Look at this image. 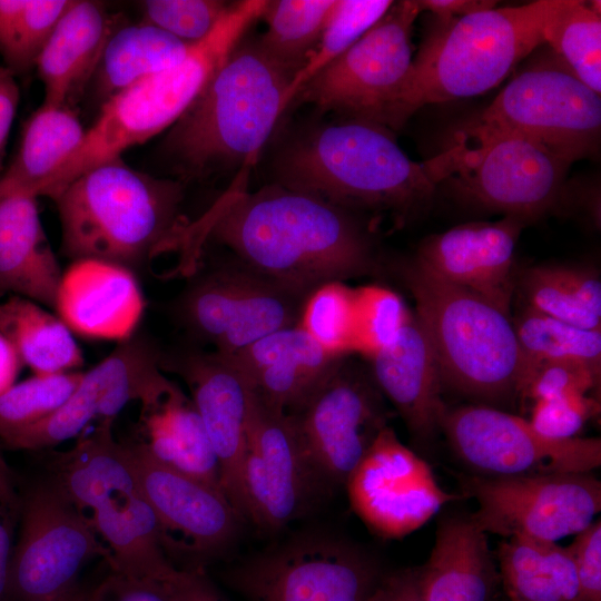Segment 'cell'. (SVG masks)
Listing matches in <instances>:
<instances>
[{
	"mask_svg": "<svg viewBox=\"0 0 601 601\" xmlns=\"http://www.w3.org/2000/svg\"><path fill=\"white\" fill-rule=\"evenodd\" d=\"M159 582L171 601H228L203 568H174Z\"/></svg>",
	"mask_w": 601,
	"mask_h": 601,
	"instance_id": "obj_50",
	"label": "cell"
},
{
	"mask_svg": "<svg viewBox=\"0 0 601 601\" xmlns=\"http://www.w3.org/2000/svg\"><path fill=\"white\" fill-rule=\"evenodd\" d=\"M469 149L454 144L425 161L411 159L390 129L347 119L317 125L276 155V180L347 210L390 213L400 221L425 206L436 186L464 165Z\"/></svg>",
	"mask_w": 601,
	"mask_h": 601,
	"instance_id": "obj_2",
	"label": "cell"
},
{
	"mask_svg": "<svg viewBox=\"0 0 601 601\" xmlns=\"http://www.w3.org/2000/svg\"><path fill=\"white\" fill-rule=\"evenodd\" d=\"M293 76L245 39L171 126L164 147L188 178L250 169L287 109Z\"/></svg>",
	"mask_w": 601,
	"mask_h": 601,
	"instance_id": "obj_5",
	"label": "cell"
},
{
	"mask_svg": "<svg viewBox=\"0 0 601 601\" xmlns=\"http://www.w3.org/2000/svg\"><path fill=\"white\" fill-rule=\"evenodd\" d=\"M246 520L277 532L307 510L323 481L295 418L250 395L243 461Z\"/></svg>",
	"mask_w": 601,
	"mask_h": 601,
	"instance_id": "obj_18",
	"label": "cell"
},
{
	"mask_svg": "<svg viewBox=\"0 0 601 601\" xmlns=\"http://www.w3.org/2000/svg\"><path fill=\"white\" fill-rule=\"evenodd\" d=\"M109 549L86 516L47 475L22 494L18 539L9 570V598L59 601L77 584L85 564Z\"/></svg>",
	"mask_w": 601,
	"mask_h": 601,
	"instance_id": "obj_11",
	"label": "cell"
},
{
	"mask_svg": "<svg viewBox=\"0 0 601 601\" xmlns=\"http://www.w3.org/2000/svg\"><path fill=\"white\" fill-rule=\"evenodd\" d=\"M355 289L343 282L324 284L306 298L298 326L327 352L353 353Z\"/></svg>",
	"mask_w": 601,
	"mask_h": 601,
	"instance_id": "obj_42",
	"label": "cell"
},
{
	"mask_svg": "<svg viewBox=\"0 0 601 601\" xmlns=\"http://www.w3.org/2000/svg\"><path fill=\"white\" fill-rule=\"evenodd\" d=\"M335 0H268L257 37L265 53L293 77L315 49Z\"/></svg>",
	"mask_w": 601,
	"mask_h": 601,
	"instance_id": "obj_36",
	"label": "cell"
},
{
	"mask_svg": "<svg viewBox=\"0 0 601 601\" xmlns=\"http://www.w3.org/2000/svg\"><path fill=\"white\" fill-rule=\"evenodd\" d=\"M525 225L510 216L497 221L462 224L426 237L415 259L511 316L516 277L514 252Z\"/></svg>",
	"mask_w": 601,
	"mask_h": 601,
	"instance_id": "obj_23",
	"label": "cell"
},
{
	"mask_svg": "<svg viewBox=\"0 0 601 601\" xmlns=\"http://www.w3.org/2000/svg\"><path fill=\"white\" fill-rule=\"evenodd\" d=\"M443 386L503 410L520 401L523 357L511 316L415 258L402 269Z\"/></svg>",
	"mask_w": 601,
	"mask_h": 601,
	"instance_id": "obj_7",
	"label": "cell"
},
{
	"mask_svg": "<svg viewBox=\"0 0 601 601\" xmlns=\"http://www.w3.org/2000/svg\"><path fill=\"white\" fill-rule=\"evenodd\" d=\"M601 132L600 95L553 53L530 62L492 104L455 135L454 144L479 145L500 135L536 141L570 161L594 155Z\"/></svg>",
	"mask_w": 601,
	"mask_h": 601,
	"instance_id": "obj_9",
	"label": "cell"
},
{
	"mask_svg": "<svg viewBox=\"0 0 601 601\" xmlns=\"http://www.w3.org/2000/svg\"><path fill=\"white\" fill-rule=\"evenodd\" d=\"M141 417L147 434L144 442L156 459L221 490L207 432L191 400L179 387L142 411Z\"/></svg>",
	"mask_w": 601,
	"mask_h": 601,
	"instance_id": "obj_31",
	"label": "cell"
},
{
	"mask_svg": "<svg viewBox=\"0 0 601 601\" xmlns=\"http://www.w3.org/2000/svg\"><path fill=\"white\" fill-rule=\"evenodd\" d=\"M61 277L37 198H0V294L24 297L55 309Z\"/></svg>",
	"mask_w": 601,
	"mask_h": 601,
	"instance_id": "obj_27",
	"label": "cell"
},
{
	"mask_svg": "<svg viewBox=\"0 0 601 601\" xmlns=\"http://www.w3.org/2000/svg\"><path fill=\"white\" fill-rule=\"evenodd\" d=\"M601 371L574 362H540L523 370L520 401L589 394L600 383Z\"/></svg>",
	"mask_w": 601,
	"mask_h": 601,
	"instance_id": "obj_45",
	"label": "cell"
},
{
	"mask_svg": "<svg viewBox=\"0 0 601 601\" xmlns=\"http://www.w3.org/2000/svg\"><path fill=\"white\" fill-rule=\"evenodd\" d=\"M112 421L78 440L48 463V475L90 518L110 551V568L126 577L162 580L175 566L165 552L158 519L146 500L126 443L112 434Z\"/></svg>",
	"mask_w": 601,
	"mask_h": 601,
	"instance_id": "obj_8",
	"label": "cell"
},
{
	"mask_svg": "<svg viewBox=\"0 0 601 601\" xmlns=\"http://www.w3.org/2000/svg\"><path fill=\"white\" fill-rule=\"evenodd\" d=\"M441 431L476 475L591 473L601 465L599 437L551 439L526 418L485 404L446 407Z\"/></svg>",
	"mask_w": 601,
	"mask_h": 601,
	"instance_id": "obj_13",
	"label": "cell"
},
{
	"mask_svg": "<svg viewBox=\"0 0 601 601\" xmlns=\"http://www.w3.org/2000/svg\"><path fill=\"white\" fill-rule=\"evenodd\" d=\"M354 289L353 353L368 358L397 337L412 312L387 288L370 285Z\"/></svg>",
	"mask_w": 601,
	"mask_h": 601,
	"instance_id": "obj_43",
	"label": "cell"
},
{
	"mask_svg": "<svg viewBox=\"0 0 601 601\" xmlns=\"http://www.w3.org/2000/svg\"><path fill=\"white\" fill-rule=\"evenodd\" d=\"M83 372L35 374L0 394V440L55 413L72 394Z\"/></svg>",
	"mask_w": 601,
	"mask_h": 601,
	"instance_id": "obj_41",
	"label": "cell"
},
{
	"mask_svg": "<svg viewBox=\"0 0 601 601\" xmlns=\"http://www.w3.org/2000/svg\"><path fill=\"white\" fill-rule=\"evenodd\" d=\"M226 356L262 401L288 414L308 400L344 357L324 349L298 325Z\"/></svg>",
	"mask_w": 601,
	"mask_h": 601,
	"instance_id": "obj_24",
	"label": "cell"
},
{
	"mask_svg": "<svg viewBox=\"0 0 601 601\" xmlns=\"http://www.w3.org/2000/svg\"><path fill=\"white\" fill-rule=\"evenodd\" d=\"M383 397L371 372L346 355L292 414L324 484L345 485L388 425Z\"/></svg>",
	"mask_w": 601,
	"mask_h": 601,
	"instance_id": "obj_17",
	"label": "cell"
},
{
	"mask_svg": "<svg viewBox=\"0 0 601 601\" xmlns=\"http://www.w3.org/2000/svg\"><path fill=\"white\" fill-rule=\"evenodd\" d=\"M174 316L197 342L234 354L278 329L298 325L308 295L263 277L229 259L189 276Z\"/></svg>",
	"mask_w": 601,
	"mask_h": 601,
	"instance_id": "obj_10",
	"label": "cell"
},
{
	"mask_svg": "<svg viewBox=\"0 0 601 601\" xmlns=\"http://www.w3.org/2000/svg\"><path fill=\"white\" fill-rule=\"evenodd\" d=\"M267 0L230 2L213 31L179 63L119 91L102 104L79 147L33 191L53 199L92 167L121 157L175 125L258 19Z\"/></svg>",
	"mask_w": 601,
	"mask_h": 601,
	"instance_id": "obj_6",
	"label": "cell"
},
{
	"mask_svg": "<svg viewBox=\"0 0 601 601\" xmlns=\"http://www.w3.org/2000/svg\"><path fill=\"white\" fill-rule=\"evenodd\" d=\"M19 102V88L13 72L0 65V156L7 142Z\"/></svg>",
	"mask_w": 601,
	"mask_h": 601,
	"instance_id": "obj_52",
	"label": "cell"
},
{
	"mask_svg": "<svg viewBox=\"0 0 601 601\" xmlns=\"http://www.w3.org/2000/svg\"><path fill=\"white\" fill-rule=\"evenodd\" d=\"M573 558L580 601H601V522L594 520L568 546Z\"/></svg>",
	"mask_w": 601,
	"mask_h": 601,
	"instance_id": "obj_48",
	"label": "cell"
},
{
	"mask_svg": "<svg viewBox=\"0 0 601 601\" xmlns=\"http://www.w3.org/2000/svg\"><path fill=\"white\" fill-rule=\"evenodd\" d=\"M89 590L76 585L70 592H68L59 601H87Z\"/></svg>",
	"mask_w": 601,
	"mask_h": 601,
	"instance_id": "obj_55",
	"label": "cell"
},
{
	"mask_svg": "<svg viewBox=\"0 0 601 601\" xmlns=\"http://www.w3.org/2000/svg\"><path fill=\"white\" fill-rule=\"evenodd\" d=\"M495 555L510 601H580L575 566L568 546L509 538L500 542Z\"/></svg>",
	"mask_w": 601,
	"mask_h": 601,
	"instance_id": "obj_32",
	"label": "cell"
},
{
	"mask_svg": "<svg viewBox=\"0 0 601 601\" xmlns=\"http://www.w3.org/2000/svg\"><path fill=\"white\" fill-rule=\"evenodd\" d=\"M87 601H171L156 580L135 579L111 570L97 587L89 590Z\"/></svg>",
	"mask_w": 601,
	"mask_h": 601,
	"instance_id": "obj_49",
	"label": "cell"
},
{
	"mask_svg": "<svg viewBox=\"0 0 601 601\" xmlns=\"http://www.w3.org/2000/svg\"><path fill=\"white\" fill-rule=\"evenodd\" d=\"M420 573L424 601H491L499 578L487 534L470 515L439 522Z\"/></svg>",
	"mask_w": 601,
	"mask_h": 601,
	"instance_id": "obj_29",
	"label": "cell"
},
{
	"mask_svg": "<svg viewBox=\"0 0 601 601\" xmlns=\"http://www.w3.org/2000/svg\"><path fill=\"white\" fill-rule=\"evenodd\" d=\"M21 365L11 344L0 334V394L14 384Z\"/></svg>",
	"mask_w": 601,
	"mask_h": 601,
	"instance_id": "obj_54",
	"label": "cell"
},
{
	"mask_svg": "<svg viewBox=\"0 0 601 601\" xmlns=\"http://www.w3.org/2000/svg\"><path fill=\"white\" fill-rule=\"evenodd\" d=\"M393 2L391 0H335L315 49L288 86L287 108L300 88L371 29L387 12Z\"/></svg>",
	"mask_w": 601,
	"mask_h": 601,
	"instance_id": "obj_40",
	"label": "cell"
},
{
	"mask_svg": "<svg viewBox=\"0 0 601 601\" xmlns=\"http://www.w3.org/2000/svg\"><path fill=\"white\" fill-rule=\"evenodd\" d=\"M194 45L147 22L114 28L95 71L102 102L129 86L180 61Z\"/></svg>",
	"mask_w": 601,
	"mask_h": 601,
	"instance_id": "obj_33",
	"label": "cell"
},
{
	"mask_svg": "<svg viewBox=\"0 0 601 601\" xmlns=\"http://www.w3.org/2000/svg\"><path fill=\"white\" fill-rule=\"evenodd\" d=\"M114 28L102 3L72 2L35 65L45 88L43 104L72 106L93 77Z\"/></svg>",
	"mask_w": 601,
	"mask_h": 601,
	"instance_id": "obj_28",
	"label": "cell"
},
{
	"mask_svg": "<svg viewBox=\"0 0 601 601\" xmlns=\"http://www.w3.org/2000/svg\"><path fill=\"white\" fill-rule=\"evenodd\" d=\"M219 0H145L142 21L181 41L195 45L205 39L229 8Z\"/></svg>",
	"mask_w": 601,
	"mask_h": 601,
	"instance_id": "obj_44",
	"label": "cell"
},
{
	"mask_svg": "<svg viewBox=\"0 0 601 601\" xmlns=\"http://www.w3.org/2000/svg\"><path fill=\"white\" fill-rule=\"evenodd\" d=\"M368 359L374 382L413 436L428 441L441 431L446 410L443 383L430 338L415 313L397 337Z\"/></svg>",
	"mask_w": 601,
	"mask_h": 601,
	"instance_id": "obj_26",
	"label": "cell"
},
{
	"mask_svg": "<svg viewBox=\"0 0 601 601\" xmlns=\"http://www.w3.org/2000/svg\"><path fill=\"white\" fill-rule=\"evenodd\" d=\"M250 169L178 233L173 252L195 264L208 243L226 247L238 265L293 290L373 274L377 263L353 211L278 183L246 190Z\"/></svg>",
	"mask_w": 601,
	"mask_h": 601,
	"instance_id": "obj_1",
	"label": "cell"
},
{
	"mask_svg": "<svg viewBox=\"0 0 601 601\" xmlns=\"http://www.w3.org/2000/svg\"><path fill=\"white\" fill-rule=\"evenodd\" d=\"M184 186L135 170L121 157L85 171L52 200L61 226V250L73 260L97 259L135 275L168 253L187 219Z\"/></svg>",
	"mask_w": 601,
	"mask_h": 601,
	"instance_id": "obj_4",
	"label": "cell"
},
{
	"mask_svg": "<svg viewBox=\"0 0 601 601\" xmlns=\"http://www.w3.org/2000/svg\"><path fill=\"white\" fill-rule=\"evenodd\" d=\"M561 0L473 12L440 26L424 40L375 124L397 130L431 104L479 96L500 85L544 43L546 21Z\"/></svg>",
	"mask_w": 601,
	"mask_h": 601,
	"instance_id": "obj_3",
	"label": "cell"
},
{
	"mask_svg": "<svg viewBox=\"0 0 601 601\" xmlns=\"http://www.w3.org/2000/svg\"><path fill=\"white\" fill-rule=\"evenodd\" d=\"M73 0H0V55L12 72L35 67Z\"/></svg>",
	"mask_w": 601,
	"mask_h": 601,
	"instance_id": "obj_39",
	"label": "cell"
},
{
	"mask_svg": "<svg viewBox=\"0 0 601 601\" xmlns=\"http://www.w3.org/2000/svg\"><path fill=\"white\" fill-rule=\"evenodd\" d=\"M160 355L147 336L119 341L81 380L69 398L47 418L1 440L16 450H43L80 435L95 420H114L129 403L146 411L178 388L160 367Z\"/></svg>",
	"mask_w": 601,
	"mask_h": 601,
	"instance_id": "obj_16",
	"label": "cell"
},
{
	"mask_svg": "<svg viewBox=\"0 0 601 601\" xmlns=\"http://www.w3.org/2000/svg\"><path fill=\"white\" fill-rule=\"evenodd\" d=\"M367 601H424L420 568L384 573Z\"/></svg>",
	"mask_w": 601,
	"mask_h": 601,
	"instance_id": "obj_51",
	"label": "cell"
},
{
	"mask_svg": "<svg viewBox=\"0 0 601 601\" xmlns=\"http://www.w3.org/2000/svg\"><path fill=\"white\" fill-rule=\"evenodd\" d=\"M461 489L477 509L470 516L486 533L556 542L577 535L601 510V482L591 473L523 476L463 474Z\"/></svg>",
	"mask_w": 601,
	"mask_h": 601,
	"instance_id": "obj_14",
	"label": "cell"
},
{
	"mask_svg": "<svg viewBox=\"0 0 601 601\" xmlns=\"http://www.w3.org/2000/svg\"><path fill=\"white\" fill-rule=\"evenodd\" d=\"M160 367L188 386L218 461L221 490L246 521L242 472L252 388L229 358L214 351L161 353Z\"/></svg>",
	"mask_w": 601,
	"mask_h": 601,
	"instance_id": "obj_21",
	"label": "cell"
},
{
	"mask_svg": "<svg viewBox=\"0 0 601 601\" xmlns=\"http://www.w3.org/2000/svg\"><path fill=\"white\" fill-rule=\"evenodd\" d=\"M600 412V403L589 394H569L532 403L530 424L556 440L579 437L585 423Z\"/></svg>",
	"mask_w": 601,
	"mask_h": 601,
	"instance_id": "obj_46",
	"label": "cell"
},
{
	"mask_svg": "<svg viewBox=\"0 0 601 601\" xmlns=\"http://www.w3.org/2000/svg\"><path fill=\"white\" fill-rule=\"evenodd\" d=\"M126 450L165 546L178 534L186 548L209 555L235 539L244 520L220 489L160 462L144 441Z\"/></svg>",
	"mask_w": 601,
	"mask_h": 601,
	"instance_id": "obj_22",
	"label": "cell"
},
{
	"mask_svg": "<svg viewBox=\"0 0 601 601\" xmlns=\"http://www.w3.org/2000/svg\"><path fill=\"white\" fill-rule=\"evenodd\" d=\"M467 148L463 167L449 178L461 196L526 223L554 207L572 165L518 135L495 136Z\"/></svg>",
	"mask_w": 601,
	"mask_h": 601,
	"instance_id": "obj_20",
	"label": "cell"
},
{
	"mask_svg": "<svg viewBox=\"0 0 601 601\" xmlns=\"http://www.w3.org/2000/svg\"><path fill=\"white\" fill-rule=\"evenodd\" d=\"M86 130L72 106L42 104L26 122L19 149L0 176V198L32 196L79 147Z\"/></svg>",
	"mask_w": 601,
	"mask_h": 601,
	"instance_id": "obj_30",
	"label": "cell"
},
{
	"mask_svg": "<svg viewBox=\"0 0 601 601\" xmlns=\"http://www.w3.org/2000/svg\"><path fill=\"white\" fill-rule=\"evenodd\" d=\"M383 574L357 546L307 535L239 562L224 581L247 601H367Z\"/></svg>",
	"mask_w": 601,
	"mask_h": 601,
	"instance_id": "obj_12",
	"label": "cell"
},
{
	"mask_svg": "<svg viewBox=\"0 0 601 601\" xmlns=\"http://www.w3.org/2000/svg\"><path fill=\"white\" fill-rule=\"evenodd\" d=\"M512 322L523 370L540 362L561 361L601 371V329L581 328L526 306Z\"/></svg>",
	"mask_w": 601,
	"mask_h": 601,
	"instance_id": "obj_37",
	"label": "cell"
},
{
	"mask_svg": "<svg viewBox=\"0 0 601 601\" xmlns=\"http://www.w3.org/2000/svg\"><path fill=\"white\" fill-rule=\"evenodd\" d=\"M22 494L0 450V601L9 598V570L19 528Z\"/></svg>",
	"mask_w": 601,
	"mask_h": 601,
	"instance_id": "obj_47",
	"label": "cell"
},
{
	"mask_svg": "<svg viewBox=\"0 0 601 601\" xmlns=\"http://www.w3.org/2000/svg\"><path fill=\"white\" fill-rule=\"evenodd\" d=\"M417 0L394 1L345 52L306 82L293 102L374 122L404 80L412 60Z\"/></svg>",
	"mask_w": 601,
	"mask_h": 601,
	"instance_id": "obj_15",
	"label": "cell"
},
{
	"mask_svg": "<svg viewBox=\"0 0 601 601\" xmlns=\"http://www.w3.org/2000/svg\"><path fill=\"white\" fill-rule=\"evenodd\" d=\"M421 11H431L446 22L473 12L494 8L496 1L489 0H417Z\"/></svg>",
	"mask_w": 601,
	"mask_h": 601,
	"instance_id": "obj_53",
	"label": "cell"
},
{
	"mask_svg": "<svg viewBox=\"0 0 601 601\" xmlns=\"http://www.w3.org/2000/svg\"><path fill=\"white\" fill-rule=\"evenodd\" d=\"M525 306L564 323L601 329V282L587 267L542 264L516 272Z\"/></svg>",
	"mask_w": 601,
	"mask_h": 601,
	"instance_id": "obj_35",
	"label": "cell"
},
{
	"mask_svg": "<svg viewBox=\"0 0 601 601\" xmlns=\"http://www.w3.org/2000/svg\"><path fill=\"white\" fill-rule=\"evenodd\" d=\"M352 509L377 535L400 539L460 495L444 491L430 465L387 425L348 476Z\"/></svg>",
	"mask_w": 601,
	"mask_h": 601,
	"instance_id": "obj_19",
	"label": "cell"
},
{
	"mask_svg": "<svg viewBox=\"0 0 601 601\" xmlns=\"http://www.w3.org/2000/svg\"><path fill=\"white\" fill-rule=\"evenodd\" d=\"M544 43L584 85L601 93V18L590 4L561 0L546 21Z\"/></svg>",
	"mask_w": 601,
	"mask_h": 601,
	"instance_id": "obj_38",
	"label": "cell"
},
{
	"mask_svg": "<svg viewBox=\"0 0 601 601\" xmlns=\"http://www.w3.org/2000/svg\"><path fill=\"white\" fill-rule=\"evenodd\" d=\"M0 334L35 374L72 372L83 356L71 329L45 306L10 295L0 302Z\"/></svg>",
	"mask_w": 601,
	"mask_h": 601,
	"instance_id": "obj_34",
	"label": "cell"
},
{
	"mask_svg": "<svg viewBox=\"0 0 601 601\" xmlns=\"http://www.w3.org/2000/svg\"><path fill=\"white\" fill-rule=\"evenodd\" d=\"M145 305L132 272L102 260L79 259L62 273L55 309L71 332L122 341L136 332Z\"/></svg>",
	"mask_w": 601,
	"mask_h": 601,
	"instance_id": "obj_25",
	"label": "cell"
}]
</instances>
